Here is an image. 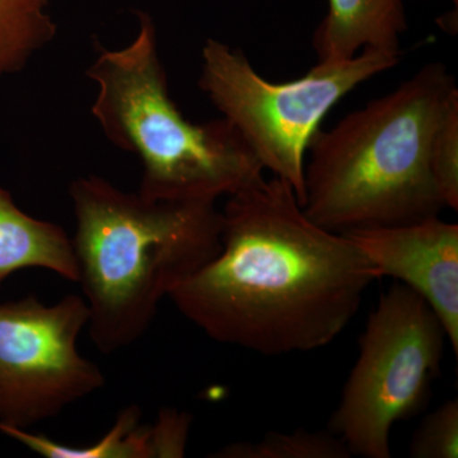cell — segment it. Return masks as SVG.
Listing matches in <instances>:
<instances>
[{
  "mask_svg": "<svg viewBox=\"0 0 458 458\" xmlns=\"http://www.w3.org/2000/svg\"><path fill=\"white\" fill-rule=\"evenodd\" d=\"M218 458H351L345 443L331 433L297 429L294 432H269L256 442L225 445L213 454Z\"/></svg>",
  "mask_w": 458,
  "mask_h": 458,
  "instance_id": "4fadbf2b",
  "label": "cell"
},
{
  "mask_svg": "<svg viewBox=\"0 0 458 458\" xmlns=\"http://www.w3.org/2000/svg\"><path fill=\"white\" fill-rule=\"evenodd\" d=\"M131 44L99 51L87 69L98 84L92 114L114 147L141 164L140 194L155 200L229 197L264 174L254 153L223 117L190 122L168 89L155 21L138 13Z\"/></svg>",
  "mask_w": 458,
  "mask_h": 458,
  "instance_id": "277c9868",
  "label": "cell"
},
{
  "mask_svg": "<svg viewBox=\"0 0 458 458\" xmlns=\"http://www.w3.org/2000/svg\"><path fill=\"white\" fill-rule=\"evenodd\" d=\"M445 342L438 316L417 292L396 283L379 297L328 423L352 456H393L391 430L426 405Z\"/></svg>",
  "mask_w": 458,
  "mask_h": 458,
  "instance_id": "8992f818",
  "label": "cell"
},
{
  "mask_svg": "<svg viewBox=\"0 0 458 458\" xmlns=\"http://www.w3.org/2000/svg\"><path fill=\"white\" fill-rule=\"evenodd\" d=\"M221 212L218 254L168 297L181 315L216 342L267 357L333 343L378 279L372 262L313 223L278 177L262 174Z\"/></svg>",
  "mask_w": 458,
  "mask_h": 458,
  "instance_id": "6da1fadb",
  "label": "cell"
},
{
  "mask_svg": "<svg viewBox=\"0 0 458 458\" xmlns=\"http://www.w3.org/2000/svg\"><path fill=\"white\" fill-rule=\"evenodd\" d=\"M448 2L454 3V4L457 7L458 0H448Z\"/></svg>",
  "mask_w": 458,
  "mask_h": 458,
  "instance_id": "e0dca14e",
  "label": "cell"
},
{
  "mask_svg": "<svg viewBox=\"0 0 458 458\" xmlns=\"http://www.w3.org/2000/svg\"><path fill=\"white\" fill-rule=\"evenodd\" d=\"M192 417L186 411L165 409L155 428L157 457H183L188 445Z\"/></svg>",
  "mask_w": 458,
  "mask_h": 458,
  "instance_id": "2e32d148",
  "label": "cell"
},
{
  "mask_svg": "<svg viewBox=\"0 0 458 458\" xmlns=\"http://www.w3.org/2000/svg\"><path fill=\"white\" fill-rule=\"evenodd\" d=\"M401 56L363 50L337 64H318L298 80L271 82L245 54L209 38L201 50L199 87L242 138L262 170L285 181L304 200L307 150L319 123L340 99Z\"/></svg>",
  "mask_w": 458,
  "mask_h": 458,
  "instance_id": "5b68a950",
  "label": "cell"
},
{
  "mask_svg": "<svg viewBox=\"0 0 458 458\" xmlns=\"http://www.w3.org/2000/svg\"><path fill=\"white\" fill-rule=\"evenodd\" d=\"M344 236L372 262L378 279L409 286L438 316L458 354V225L438 216L409 225L354 229Z\"/></svg>",
  "mask_w": 458,
  "mask_h": 458,
  "instance_id": "ba28073f",
  "label": "cell"
},
{
  "mask_svg": "<svg viewBox=\"0 0 458 458\" xmlns=\"http://www.w3.org/2000/svg\"><path fill=\"white\" fill-rule=\"evenodd\" d=\"M51 0H0V82L23 71L55 38Z\"/></svg>",
  "mask_w": 458,
  "mask_h": 458,
  "instance_id": "7c38bea8",
  "label": "cell"
},
{
  "mask_svg": "<svg viewBox=\"0 0 458 458\" xmlns=\"http://www.w3.org/2000/svg\"><path fill=\"white\" fill-rule=\"evenodd\" d=\"M428 63L391 92L315 132L304 165V214L335 233L393 227L447 209L428 164L430 137L456 89Z\"/></svg>",
  "mask_w": 458,
  "mask_h": 458,
  "instance_id": "3957f363",
  "label": "cell"
},
{
  "mask_svg": "<svg viewBox=\"0 0 458 458\" xmlns=\"http://www.w3.org/2000/svg\"><path fill=\"white\" fill-rule=\"evenodd\" d=\"M428 164L445 208L458 209V89L448 96L429 141Z\"/></svg>",
  "mask_w": 458,
  "mask_h": 458,
  "instance_id": "5bb4252c",
  "label": "cell"
},
{
  "mask_svg": "<svg viewBox=\"0 0 458 458\" xmlns=\"http://www.w3.org/2000/svg\"><path fill=\"white\" fill-rule=\"evenodd\" d=\"M89 336L111 354L147 333L159 304L221 250L222 212L209 201L155 200L98 176L69 188Z\"/></svg>",
  "mask_w": 458,
  "mask_h": 458,
  "instance_id": "7a4b0ae2",
  "label": "cell"
},
{
  "mask_svg": "<svg viewBox=\"0 0 458 458\" xmlns=\"http://www.w3.org/2000/svg\"><path fill=\"white\" fill-rule=\"evenodd\" d=\"M31 267L53 271L69 282L80 280L73 243L64 229L29 216L0 186V284Z\"/></svg>",
  "mask_w": 458,
  "mask_h": 458,
  "instance_id": "30bf717a",
  "label": "cell"
},
{
  "mask_svg": "<svg viewBox=\"0 0 458 458\" xmlns=\"http://www.w3.org/2000/svg\"><path fill=\"white\" fill-rule=\"evenodd\" d=\"M406 30L403 0H327L312 47L318 64L346 62L367 49L401 56Z\"/></svg>",
  "mask_w": 458,
  "mask_h": 458,
  "instance_id": "9c48e42d",
  "label": "cell"
},
{
  "mask_svg": "<svg viewBox=\"0 0 458 458\" xmlns=\"http://www.w3.org/2000/svg\"><path fill=\"white\" fill-rule=\"evenodd\" d=\"M89 321L77 294L50 306L35 295L0 303V423L30 429L106 385L78 349Z\"/></svg>",
  "mask_w": 458,
  "mask_h": 458,
  "instance_id": "52a82bcc",
  "label": "cell"
},
{
  "mask_svg": "<svg viewBox=\"0 0 458 458\" xmlns=\"http://www.w3.org/2000/svg\"><path fill=\"white\" fill-rule=\"evenodd\" d=\"M412 458L458 457V401H445L428 414L410 442Z\"/></svg>",
  "mask_w": 458,
  "mask_h": 458,
  "instance_id": "9a60e30c",
  "label": "cell"
},
{
  "mask_svg": "<svg viewBox=\"0 0 458 458\" xmlns=\"http://www.w3.org/2000/svg\"><path fill=\"white\" fill-rule=\"evenodd\" d=\"M140 406H126L101 439L84 447L66 445L42 434L0 423V433L47 458H155V428L140 426Z\"/></svg>",
  "mask_w": 458,
  "mask_h": 458,
  "instance_id": "8fae6325",
  "label": "cell"
}]
</instances>
